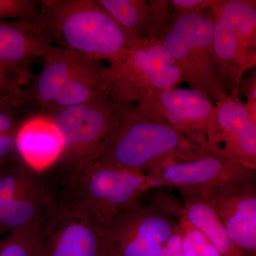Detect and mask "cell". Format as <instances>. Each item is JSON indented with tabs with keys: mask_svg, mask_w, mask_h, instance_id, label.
I'll list each match as a JSON object with an SVG mask.
<instances>
[{
	"mask_svg": "<svg viewBox=\"0 0 256 256\" xmlns=\"http://www.w3.org/2000/svg\"><path fill=\"white\" fill-rule=\"evenodd\" d=\"M40 10L50 42L89 58L116 63L138 40L97 0H42Z\"/></svg>",
	"mask_w": 256,
	"mask_h": 256,
	"instance_id": "cell-1",
	"label": "cell"
},
{
	"mask_svg": "<svg viewBox=\"0 0 256 256\" xmlns=\"http://www.w3.org/2000/svg\"><path fill=\"white\" fill-rule=\"evenodd\" d=\"M192 150H200L176 129L142 117L132 105L124 106L94 162L144 173L166 158Z\"/></svg>",
	"mask_w": 256,
	"mask_h": 256,
	"instance_id": "cell-2",
	"label": "cell"
},
{
	"mask_svg": "<svg viewBox=\"0 0 256 256\" xmlns=\"http://www.w3.org/2000/svg\"><path fill=\"white\" fill-rule=\"evenodd\" d=\"M210 9L188 14L172 12L159 40L178 64L184 82L216 104L228 94L214 50V18Z\"/></svg>",
	"mask_w": 256,
	"mask_h": 256,
	"instance_id": "cell-3",
	"label": "cell"
},
{
	"mask_svg": "<svg viewBox=\"0 0 256 256\" xmlns=\"http://www.w3.org/2000/svg\"><path fill=\"white\" fill-rule=\"evenodd\" d=\"M100 80L106 95L124 106L184 82L170 50L156 38H138L122 60L102 69Z\"/></svg>",
	"mask_w": 256,
	"mask_h": 256,
	"instance_id": "cell-4",
	"label": "cell"
},
{
	"mask_svg": "<svg viewBox=\"0 0 256 256\" xmlns=\"http://www.w3.org/2000/svg\"><path fill=\"white\" fill-rule=\"evenodd\" d=\"M66 184L65 198L100 226L148 190L163 186L142 172L98 162L68 175Z\"/></svg>",
	"mask_w": 256,
	"mask_h": 256,
	"instance_id": "cell-5",
	"label": "cell"
},
{
	"mask_svg": "<svg viewBox=\"0 0 256 256\" xmlns=\"http://www.w3.org/2000/svg\"><path fill=\"white\" fill-rule=\"evenodd\" d=\"M178 205L162 195L152 205L137 201L102 226L107 256H158L180 222Z\"/></svg>",
	"mask_w": 256,
	"mask_h": 256,
	"instance_id": "cell-6",
	"label": "cell"
},
{
	"mask_svg": "<svg viewBox=\"0 0 256 256\" xmlns=\"http://www.w3.org/2000/svg\"><path fill=\"white\" fill-rule=\"evenodd\" d=\"M213 46L222 78L238 97L242 77L256 65V2L214 0Z\"/></svg>",
	"mask_w": 256,
	"mask_h": 256,
	"instance_id": "cell-7",
	"label": "cell"
},
{
	"mask_svg": "<svg viewBox=\"0 0 256 256\" xmlns=\"http://www.w3.org/2000/svg\"><path fill=\"white\" fill-rule=\"evenodd\" d=\"M124 106L105 96L86 104L44 114L63 136L64 154L60 162L66 176L95 161Z\"/></svg>",
	"mask_w": 256,
	"mask_h": 256,
	"instance_id": "cell-8",
	"label": "cell"
},
{
	"mask_svg": "<svg viewBox=\"0 0 256 256\" xmlns=\"http://www.w3.org/2000/svg\"><path fill=\"white\" fill-rule=\"evenodd\" d=\"M133 106L142 117L171 126L200 150L208 152L216 133V109L201 92L178 87L159 90Z\"/></svg>",
	"mask_w": 256,
	"mask_h": 256,
	"instance_id": "cell-9",
	"label": "cell"
},
{
	"mask_svg": "<svg viewBox=\"0 0 256 256\" xmlns=\"http://www.w3.org/2000/svg\"><path fill=\"white\" fill-rule=\"evenodd\" d=\"M42 175L20 160L0 166V238L6 234L42 225L56 205Z\"/></svg>",
	"mask_w": 256,
	"mask_h": 256,
	"instance_id": "cell-10",
	"label": "cell"
},
{
	"mask_svg": "<svg viewBox=\"0 0 256 256\" xmlns=\"http://www.w3.org/2000/svg\"><path fill=\"white\" fill-rule=\"evenodd\" d=\"M144 174L158 180L163 186L202 194L256 174V170L206 152L192 150L166 158Z\"/></svg>",
	"mask_w": 256,
	"mask_h": 256,
	"instance_id": "cell-11",
	"label": "cell"
},
{
	"mask_svg": "<svg viewBox=\"0 0 256 256\" xmlns=\"http://www.w3.org/2000/svg\"><path fill=\"white\" fill-rule=\"evenodd\" d=\"M42 234L43 256H107L102 226L65 197L56 202Z\"/></svg>",
	"mask_w": 256,
	"mask_h": 256,
	"instance_id": "cell-12",
	"label": "cell"
},
{
	"mask_svg": "<svg viewBox=\"0 0 256 256\" xmlns=\"http://www.w3.org/2000/svg\"><path fill=\"white\" fill-rule=\"evenodd\" d=\"M256 174L203 192L225 227L229 238L244 256H256Z\"/></svg>",
	"mask_w": 256,
	"mask_h": 256,
	"instance_id": "cell-13",
	"label": "cell"
},
{
	"mask_svg": "<svg viewBox=\"0 0 256 256\" xmlns=\"http://www.w3.org/2000/svg\"><path fill=\"white\" fill-rule=\"evenodd\" d=\"M217 130L208 152L256 170V122L238 97L216 102Z\"/></svg>",
	"mask_w": 256,
	"mask_h": 256,
	"instance_id": "cell-14",
	"label": "cell"
},
{
	"mask_svg": "<svg viewBox=\"0 0 256 256\" xmlns=\"http://www.w3.org/2000/svg\"><path fill=\"white\" fill-rule=\"evenodd\" d=\"M15 144L20 161L38 174L60 162L64 154L62 133L52 120L42 112L22 120Z\"/></svg>",
	"mask_w": 256,
	"mask_h": 256,
	"instance_id": "cell-15",
	"label": "cell"
},
{
	"mask_svg": "<svg viewBox=\"0 0 256 256\" xmlns=\"http://www.w3.org/2000/svg\"><path fill=\"white\" fill-rule=\"evenodd\" d=\"M136 38H159L171 21L172 12L166 0H97Z\"/></svg>",
	"mask_w": 256,
	"mask_h": 256,
	"instance_id": "cell-16",
	"label": "cell"
},
{
	"mask_svg": "<svg viewBox=\"0 0 256 256\" xmlns=\"http://www.w3.org/2000/svg\"><path fill=\"white\" fill-rule=\"evenodd\" d=\"M52 45L43 25L23 20H0V62L30 76L32 60Z\"/></svg>",
	"mask_w": 256,
	"mask_h": 256,
	"instance_id": "cell-17",
	"label": "cell"
},
{
	"mask_svg": "<svg viewBox=\"0 0 256 256\" xmlns=\"http://www.w3.org/2000/svg\"><path fill=\"white\" fill-rule=\"evenodd\" d=\"M87 58L68 48L50 45L42 56L43 68L28 94V99L31 97L42 112H47Z\"/></svg>",
	"mask_w": 256,
	"mask_h": 256,
	"instance_id": "cell-18",
	"label": "cell"
},
{
	"mask_svg": "<svg viewBox=\"0 0 256 256\" xmlns=\"http://www.w3.org/2000/svg\"><path fill=\"white\" fill-rule=\"evenodd\" d=\"M183 198L182 216L200 230L222 256H244L229 238L225 227L210 202L196 192L180 190Z\"/></svg>",
	"mask_w": 256,
	"mask_h": 256,
	"instance_id": "cell-19",
	"label": "cell"
},
{
	"mask_svg": "<svg viewBox=\"0 0 256 256\" xmlns=\"http://www.w3.org/2000/svg\"><path fill=\"white\" fill-rule=\"evenodd\" d=\"M104 68L102 60L87 58L69 79L50 110L42 114L86 104L108 96L100 80V72Z\"/></svg>",
	"mask_w": 256,
	"mask_h": 256,
	"instance_id": "cell-20",
	"label": "cell"
},
{
	"mask_svg": "<svg viewBox=\"0 0 256 256\" xmlns=\"http://www.w3.org/2000/svg\"><path fill=\"white\" fill-rule=\"evenodd\" d=\"M42 225L18 229L0 238V256H43Z\"/></svg>",
	"mask_w": 256,
	"mask_h": 256,
	"instance_id": "cell-21",
	"label": "cell"
},
{
	"mask_svg": "<svg viewBox=\"0 0 256 256\" xmlns=\"http://www.w3.org/2000/svg\"><path fill=\"white\" fill-rule=\"evenodd\" d=\"M28 78L18 69L0 62V104L20 110L28 100L23 88Z\"/></svg>",
	"mask_w": 256,
	"mask_h": 256,
	"instance_id": "cell-22",
	"label": "cell"
},
{
	"mask_svg": "<svg viewBox=\"0 0 256 256\" xmlns=\"http://www.w3.org/2000/svg\"><path fill=\"white\" fill-rule=\"evenodd\" d=\"M0 20H23L42 24L40 2L0 0Z\"/></svg>",
	"mask_w": 256,
	"mask_h": 256,
	"instance_id": "cell-23",
	"label": "cell"
},
{
	"mask_svg": "<svg viewBox=\"0 0 256 256\" xmlns=\"http://www.w3.org/2000/svg\"><path fill=\"white\" fill-rule=\"evenodd\" d=\"M181 220L184 256H222L203 234L184 218L182 212Z\"/></svg>",
	"mask_w": 256,
	"mask_h": 256,
	"instance_id": "cell-24",
	"label": "cell"
},
{
	"mask_svg": "<svg viewBox=\"0 0 256 256\" xmlns=\"http://www.w3.org/2000/svg\"><path fill=\"white\" fill-rule=\"evenodd\" d=\"M20 109L0 104V133L16 134L22 120L18 118Z\"/></svg>",
	"mask_w": 256,
	"mask_h": 256,
	"instance_id": "cell-25",
	"label": "cell"
},
{
	"mask_svg": "<svg viewBox=\"0 0 256 256\" xmlns=\"http://www.w3.org/2000/svg\"><path fill=\"white\" fill-rule=\"evenodd\" d=\"M170 3L174 14H188L210 9L214 0H172Z\"/></svg>",
	"mask_w": 256,
	"mask_h": 256,
	"instance_id": "cell-26",
	"label": "cell"
},
{
	"mask_svg": "<svg viewBox=\"0 0 256 256\" xmlns=\"http://www.w3.org/2000/svg\"><path fill=\"white\" fill-rule=\"evenodd\" d=\"M16 134L0 133V166L20 160L15 144Z\"/></svg>",
	"mask_w": 256,
	"mask_h": 256,
	"instance_id": "cell-27",
	"label": "cell"
},
{
	"mask_svg": "<svg viewBox=\"0 0 256 256\" xmlns=\"http://www.w3.org/2000/svg\"><path fill=\"white\" fill-rule=\"evenodd\" d=\"M183 225L180 218V224L169 239L165 242L170 256H184L182 247Z\"/></svg>",
	"mask_w": 256,
	"mask_h": 256,
	"instance_id": "cell-28",
	"label": "cell"
},
{
	"mask_svg": "<svg viewBox=\"0 0 256 256\" xmlns=\"http://www.w3.org/2000/svg\"><path fill=\"white\" fill-rule=\"evenodd\" d=\"M170 256L169 252H168V249H166L165 245L162 247L161 250H160L159 256Z\"/></svg>",
	"mask_w": 256,
	"mask_h": 256,
	"instance_id": "cell-29",
	"label": "cell"
}]
</instances>
